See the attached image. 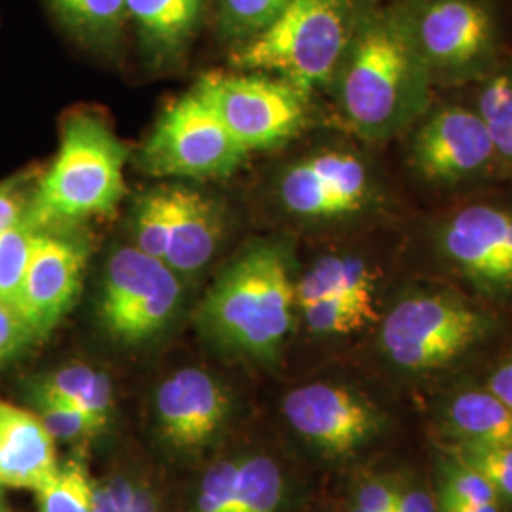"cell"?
<instances>
[{"mask_svg": "<svg viewBox=\"0 0 512 512\" xmlns=\"http://www.w3.org/2000/svg\"><path fill=\"white\" fill-rule=\"evenodd\" d=\"M334 82L342 112L361 137L384 141L414 128L429 110L435 82L408 10H357Z\"/></svg>", "mask_w": 512, "mask_h": 512, "instance_id": "1", "label": "cell"}, {"mask_svg": "<svg viewBox=\"0 0 512 512\" xmlns=\"http://www.w3.org/2000/svg\"><path fill=\"white\" fill-rule=\"evenodd\" d=\"M128 150L95 114L67 118L50 169L33 190L27 220L38 230L112 213L126 194Z\"/></svg>", "mask_w": 512, "mask_h": 512, "instance_id": "2", "label": "cell"}, {"mask_svg": "<svg viewBox=\"0 0 512 512\" xmlns=\"http://www.w3.org/2000/svg\"><path fill=\"white\" fill-rule=\"evenodd\" d=\"M294 285L291 260L281 245H253L207 294L203 327L228 348L270 357L293 327Z\"/></svg>", "mask_w": 512, "mask_h": 512, "instance_id": "3", "label": "cell"}, {"mask_svg": "<svg viewBox=\"0 0 512 512\" xmlns=\"http://www.w3.org/2000/svg\"><path fill=\"white\" fill-rule=\"evenodd\" d=\"M357 18L353 0H291L230 57L243 73L270 74L310 97L336 78Z\"/></svg>", "mask_w": 512, "mask_h": 512, "instance_id": "4", "label": "cell"}, {"mask_svg": "<svg viewBox=\"0 0 512 512\" xmlns=\"http://www.w3.org/2000/svg\"><path fill=\"white\" fill-rule=\"evenodd\" d=\"M492 330V317L456 291L420 289L387 311L380 348L391 365L420 374L454 365Z\"/></svg>", "mask_w": 512, "mask_h": 512, "instance_id": "5", "label": "cell"}, {"mask_svg": "<svg viewBox=\"0 0 512 512\" xmlns=\"http://www.w3.org/2000/svg\"><path fill=\"white\" fill-rule=\"evenodd\" d=\"M194 92L247 152L283 145L306 126L310 97L270 74L215 71Z\"/></svg>", "mask_w": 512, "mask_h": 512, "instance_id": "6", "label": "cell"}, {"mask_svg": "<svg viewBox=\"0 0 512 512\" xmlns=\"http://www.w3.org/2000/svg\"><path fill=\"white\" fill-rule=\"evenodd\" d=\"M247 154L192 90L164 110L141 150V165L152 177L219 179L234 173Z\"/></svg>", "mask_w": 512, "mask_h": 512, "instance_id": "7", "label": "cell"}, {"mask_svg": "<svg viewBox=\"0 0 512 512\" xmlns=\"http://www.w3.org/2000/svg\"><path fill=\"white\" fill-rule=\"evenodd\" d=\"M179 275L141 249L120 247L110 255L99 317L118 342L137 344L158 334L181 302Z\"/></svg>", "mask_w": 512, "mask_h": 512, "instance_id": "8", "label": "cell"}, {"mask_svg": "<svg viewBox=\"0 0 512 512\" xmlns=\"http://www.w3.org/2000/svg\"><path fill=\"white\" fill-rule=\"evenodd\" d=\"M406 10L433 82L456 84L492 73L494 19L480 0H423Z\"/></svg>", "mask_w": 512, "mask_h": 512, "instance_id": "9", "label": "cell"}, {"mask_svg": "<svg viewBox=\"0 0 512 512\" xmlns=\"http://www.w3.org/2000/svg\"><path fill=\"white\" fill-rule=\"evenodd\" d=\"M439 255L478 293L512 296V211L475 203L440 222Z\"/></svg>", "mask_w": 512, "mask_h": 512, "instance_id": "10", "label": "cell"}, {"mask_svg": "<svg viewBox=\"0 0 512 512\" xmlns=\"http://www.w3.org/2000/svg\"><path fill=\"white\" fill-rule=\"evenodd\" d=\"M414 129L410 164L429 183H471L497 162L490 133L475 109L446 105L427 110Z\"/></svg>", "mask_w": 512, "mask_h": 512, "instance_id": "11", "label": "cell"}, {"mask_svg": "<svg viewBox=\"0 0 512 512\" xmlns=\"http://www.w3.org/2000/svg\"><path fill=\"white\" fill-rule=\"evenodd\" d=\"M279 198L300 219H342L363 211L370 202V173L355 154L319 152L287 169Z\"/></svg>", "mask_w": 512, "mask_h": 512, "instance_id": "12", "label": "cell"}, {"mask_svg": "<svg viewBox=\"0 0 512 512\" xmlns=\"http://www.w3.org/2000/svg\"><path fill=\"white\" fill-rule=\"evenodd\" d=\"M283 412L294 429L327 452L349 456L382 431V414L348 387L310 384L291 391Z\"/></svg>", "mask_w": 512, "mask_h": 512, "instance_id": "13", "label": "cell"}, {"mask_svg": "<svg viewBox=\"0 0 512 512\" xmlns=\"http://www.w3.org/2000/svg\"><path fill=\"white\" fill-rule=\"evenodd\" d=\"M88 249L54 230L38 232L19 294L18 311L35 338L48 336L80 294Z\"/></svg>", "mask_w": 512, "mask_h": 512, "instance_id": "14", "label": "cell"}, {"mask_svg": "<svg viewBox=\"0 0 512 512\" xmlns=\"http://www.w3.org/2000/svg\"><path fill=\"white\" fill-rule=\"evenodd\" d=\"M156 406L167 439L177 446H200L217 433L228 399L207 372L184 368L158 389Z\"/></svg>", "mask_w": 512, "mask_h": 512, "instance_id": "15", "label": "cell"}, {"mask_svg": "<svg viewBox=\"0 0 512 512\" xmlns=\"http://www.w3.org/2000/svg\"><path fill=\"white\" fill-rule=\"evenodd\" d=\"M57 469L55 440L40 416L0 401V486L37 494Z\"/></svg>", "mask_w": 512, "mask_h": 512, "instance_id": "16", "label": "cell"}, {"mask_svg": "<svg viewBox=\"0 0 512 512\" xmlns=\"http://www.w3.org/2000/svg\"><path fill=\"white\" fill-rule=\"evenodd\" d=\"M169 205L171 228L164 262L177 274L198 272L217 251L219 213L202 194L181 186H169Z\"/></svg>", "mask_w": 512, "mask_h": 512, "instance_id": "17", "label": "cell"}, {"mask_svg": "<svg viewBox=\"0 0 512 512\" xmlns=\"http://www.w3.org/2000/svg\"><path fill=\"white\" fill-rule=\"evenodd\" d=\"M205 0H126L143 50L156 61L173 59L196 35Z\"/></svg>", "mask_w": 512, "mask_h": 512, "instance_id": "18", "label": "cell"}, {"mask_svg": "<svg viewBox=\"0 0 512 512\" xmlns=\"http://www.w3.org/2000/svg\"><path fill=\"white\" fill-rule=\"evenodd\" d=\"M442 431L452 442H512V410L488 389H463L444 404Z\"/></svg>", "mask_w": 512, "mask_h": 512, "instance_id": "19", "label": "cell"}, {"mask_svg": "<svg viewBox=\"0 0 512 512\" xmlns=\"http://www.w3.org/2000/svg\"><path fill=\"white\" fill-rule=\"evenodd\" d=\"M376 275L363 258L323 256L294 285L296 304L304 308L332 296H374Z\"/></svg>", "mask_w": 512, "mask_h": 512, "instance_id": "20", "label": "cell"}, {"mask_svg": "<svg viewBox=\"0 0 512 512\" xmlns=\"http://www.w3.org/2000/svg\"><path fill=\"white\" fill-rule=\"evenodd\" d=\"M37 403H59L88 412L99 420L109 418L112 385L109 376L90 366L71 365L44 378L35 389Z\"/></svg>", "mask_w": 512, "mask_h": 512, "instance_id": "21", "label": "cell"}, {"mask_svg": "<svg viewBox=\"0 0 512 512\" xmlns=\"http://www.w3.org/2000/svg\"><path fill=\"white\" fill-rule=\"evenodd\" d=\"M59 21L93 48H114L128 19L126 0H48Z\"/></svg>", "mask_w": 512, "mask_h": 512, "instance_id": "22", "label": "cell"}, {"mask_svg": "<svg viewBox=\"0 0 512 512\" xmlns=\"http://www.w3.org/2000/svg\"><path fill=\"white\" fill-rule=\"evenodd\" d=\"M475 110L490 133L497 160L512 169V71L490 73L484 78Z\"/></svg>", "mask_w": 512, "mask_h": 512, "instance_id": "23", "label": "cell"}, {"mask_svg": "<svg viewBox=\"0 0 512 512\" xmlns=\"http://www.w3.org/2000/svg\"><path fill=\"white\" fill-rule=\"evenodd\" d=\"M283 499V475L274 459L249 458L238 465L234 512H277Z\"/></svg>", "mask_w": 512, "mask_h": 512, "instance_id": "24", "label": "cell"}, {"mask_svg": "<svg viewBox=\"0 0 512 512\" xmlns=\"http://www.w3.org/2000/svg\"><path fill=\"white\" fill-rule=\"evenodd\" d=\"M300 310L315 334H351L378 319L374 296H332Z\"/></svg>", "mask_w": 512, "mask_h": 512, "instance_id": "25", "label": "cell"}, {"mask_svg": "<svg viewBox=\"0 0 512 512\" xmlns=\"http://www.w3.org/2000/svg\"><path fill=\"white\" fill-rule=\"evenodd\" d=\"M38 232L40 230L23 217L0 234V300L16 310Z\"/></svg>", "mask_w": 512, "mask_h": 512, "instance_id": "26", "label": "cell"}, {"mask_svg": "<svg viewBox=\"0 0 512 512\" xmlns=\"http://www.w3.org/2000/svg\"><path fill=\"white\" fill-rule=\"evenodd\" d=\"M450 458L475 469L492 486L503 507L512 505V442L471 444L452 442Z\"/></svg>", "mask_w": 512, "mask_h": 512, "instance_id": "27", "label": "cell"}, {"mask_svg": "<svg viewBox=\"0 0 512 512\" xmlns=\"http://www.w3.org/2000/svg\"><path fill=\"white\" fill-rule=\"evenodd\" d=\"M38 512H92L93 484L80 461H69L38 490Z\"/></svg>", "mask_w": 512, "mask_h": 512, "instance_id": "28", "label": "cell"}, {"mask_svg": "<svg viewBox=\"0 0 512 512\" xmlns=\"http://www.w3.org/2000/svg\"><path fill=\"white\" fill-rule=\"evenodd\" d=\"M171 228V205L169 188H156L143 196L133 217L135 247L143 253L164 260L169 245Z\"/></svg>", "mask_w": 512, "mask_h": 512, "instance_id": "29", "label": "cell"}, {"mask_svg": "<svg viewBox=\"0 0 512 512\" xmlns=\"http://www.w3.org/2000/svg\"><path fill=\"white\" fill-rule=\"evenodd\" d=\"M291 0H219L222 33L236 42L258 35L274 21Z\"/></svg>", "mask_w": 512, "mask_h": 512, "instance_id": "30", "label": "cell"}, {"mask_svg": "<svg viewBox=\"0 0 512 512\" xmlns=\"http://www.w3.org/2000/svg\"><path fill=\"white\" fill-rule=\"evenodd\" d=\"M442 486L458 495L473 512H503V503L494 486L475 469L456 459L450 458L442 465Z\"/></svg>", "mask_w": 512, "mask_h": 512, "instance_id": "31", "label": "cell"}, {"mask_svg": "<svg viewBox=\"0 0 512 512\" xmlns=\"http://www.w3.org/2000/svg\"><path fill=\"white\" fill-rule=\"evenodd\" d=\"M40 404V420L54 440H84L97 435L107 421L59 403Z\"/></svg>", "mask_w": 512, "mask_h": 512, "instance_id": "32", "label": "cell"}, {"mask_svg": "<svg viewBox=\"0 0 512 512\" xmlns=\"http://www.w3.org/2000/svg\"><path fill=\"white\" fill-rule=\"evenodd\" d=\"M238 465L234 461H220L209 469L198 497V512H234Z\"/></svg>", "mask_w": 512, "mask_h": 512, "instance_id": "33", "label": "cell"}, {"mask_svg": "<svg viewBox=\"0 0 512 512\" xmlns=\"http://www.w3.org/2000/svg\"><path fill=\"white\" fill-rule=\"evenodd\" d=\"M35 340L37 338L23 315L14 306L0 300V365L18 357Z\"/></svg>", "mask_w": 512, "mask_h": 512, "instance_id": "34", "label": "cell"}, {"mask_svg": "<svg viewBox=\"0 0 512 512\" xmlns=\"http://www.w3.org/2000/svg\"><path fill=\"white\" fill-rule=\"evenodd\" d=\"M404 482L376 476L363 482L355 494V507L366 512H395Z\"/></svg>", "mask_w": 512, "mask_h": 512, "instance_id": "35", "label": "cell"}, {"mask_svg": "<svg viewBox=\"0 0 512 512\" xmlns=\"http://www.w3.org/2000/svg\"><path fill=\"white\" fill-rule=\"evenodd\" d=\"M27 188V177H16L0 184V234L27 215L33 196Z\"/></svg>", "mask_w": 512, "mask_h": 512, "instance_id": "36", "label": "cell"}, {"mask_svg": "<svg viewBox=\"0 0 512 512\" xmlns=\"http://www.w3.org/2000/svg\"><path fill=\"white\" fill-rule=\"evenodd\" d=\"M118 512H156V503L147 490L133 486L128 480L114 478L105 484Z\"/></svg>", "mask_w": 512, "mask_h": 512, "instance_id": "37", "label": "cell"}, {"mask_svg": "<svg viewBox=\"0 0 512 512\" xmlns=\"http://www.w3.org/2000/svg\"><path fill=\"white\" fill-rule=\"evenodd\" d=\"M395 512H437V497L423 486L403 484Z\"/></svg>", "mask_w": 512, "mask_h": 512, "instance_id": "38", "label": "cell"}, {"mask_svg": "<svg viewBox=\"0 0 512 512\" xmlns=\"http://www.w3.org/2000/svg\"><path fill=\"white\" fill-rule=\"evenodd\" d=\"M486 389L512 410V353L490 374Z\"/></svg>", "mask_w": 512, "mask_h": 512, "instance_id": "39", "label": "cell"}, {"mask_svg": "<svg viewBox=\"0 0 512 512\" xmlns=\"http://www.w3.org/2000/svg\"><path fill=\"white\" fill-rule=\"evenodd\" d=\"M437 512H473L469 505H465L458 495L452 494L446 486L440 484L437 490Z\"/></svg>", "mask_w": 512, "mask_h": 512, "instance_id": "40", "label": "cell"}, {"mask_svg": "<svg viewBox=\"0 0 512 512\" xmlns=\"http://www.w3.org/2000/svg\"><path fill=\"white\" fill-rule=\"evenodd\" d=\"M349 512H366V511H363V509H359V507H353V509H351V511Z\"/></svg>", "mask_w": 512, "mask_h": 512, "instance_id": "41", "label": "cell"}, {"mask_svg": "<svg viewBox=\"0 0 512 512\" xmlns=\"http://www.w3.org/2000/svg\"><path fill=\"white\" fill-rule=\"evenodd\" d=\"M0 512H2V492H0Z\"/></svg>", "mask_w": 512, "mask_h": 512, "instance_id": "42", "label": "cell"}]
</instances>
